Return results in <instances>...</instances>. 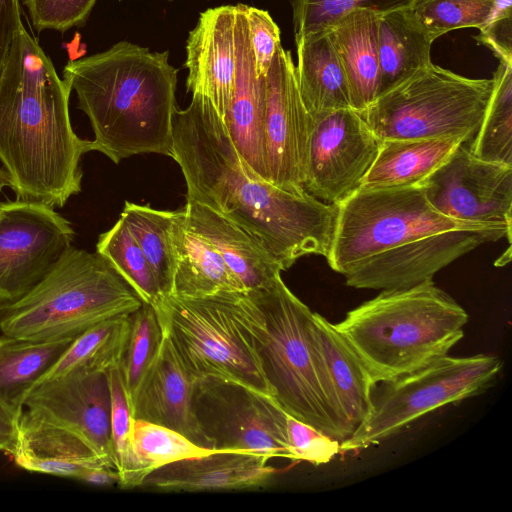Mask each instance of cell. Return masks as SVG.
<instances>
[{
	"mask_svg": "<svg viewBox=\"0 0 512 512\" xmlns=\"http://www.w3.org/2000/svg\"><path fill=\"white\" fill-rule=\"evenodd\" d=\"M172 155L186 183V202L204 205L258 237L289 269L304 255L328 256L338 205L289 191L256 175L241 159L211 102L193 95L174 111Z\"/></svg>",
	"mask_w": 512,
	"mask_h": 512,
	"instance_id": "1",
	"label": "cell"
},
{
	"mask_svg": "<svg viewBox=\"0 0 512 512\" xmlns=\"http://www.w3.org/2000/svg\"><path fill=\"white\" fill-rule=\"evenodd\" d=\"M71 88L22 27L0 75V164L18 199L62 208L81 191L82 156L69 115Z\"/></svg>",
	"mask_w": 512,
	"mask_h": 512,
	"instance_id": "2",
	"label": "cell"
},
{
	"mask_svg": "<svg viewBox=\"0 0 512 512\" xmlns=\"http://www.w3.org/2000/svg\"><path fill=\"white\" fill-rule=\"evenodd\" d=\"M168 56V51L120 41L68 62L63 80L90 121L92 151L116 164L143 153L171 157L178 70Z\"/></svg>",
	"mask_w": 512,
	"mask_h": 512,
	"instance_id": "3",
	"label": "cell"
},
{
	"mask_svg": "<svg viewBox=\"0 0 512 512\" xmlns=\"http://www.w3.org/2000/svg\"><path fill=\"white\" fill-rule=\"evenodd\" d=\"M244 313L272 398L340 443L350 438L315 344L310 308L279 277L265 289L245 292Z\"/></svg>",
	"mask_w": 512,
	"mask_h": 512,
	"instance_id": "4",
	"label": "cell"
},
{
	"mask_svg": "<svg viewBox=\"0 0 512 512\" xmlns=\"http://www.w3.org/2000/svg\"><path fill=\"white\" fill-rule=\"evenodd\" d=\"M467 322L466 310L428 280L406 289L382 290L334 326L376 385L448 355L464 337Z\"/></svg>",
	"mask_w": 512,
	"mask_h": 512,
	"instance_id": "5",
	"label": "cell"
},
{
	"mask_svg": "<svg viewBox=\"0 0 512 512\" xmlns=\"http://www.w3.org/2000/svg\"><path fill=\"white\" fill-rule=\"evenodd\" d=\"M142 304L105 257L71 246L26 295L0 306V330L30 340L76 338L101 321L132 314Z\"/></svg>",
	"mask_w": 512,
	"mask_h": 512,
	"instance_id": "6",
	"label": "cell"
},
{
	"mask_svg": "<svg viewBox=\"0 0 512 512\" xmlns=\"http://www.w3.org/2000/svg\"><path fill=\"white\" fill-rule=\"evenodd\" d=\"M244 304L245 292H220L205 297L162 295L152 306L163 333L195 381H233L271 396L246 325Z\"/></svg>",
	"mask_w": 512,
	"mask_h": 512,
	"instance_id": "7",
	"label": "cell"
},
{
	"mask_svg": "<svg viewBox=\"0 0 512 512\" xmlns=\"http://www.w3.org/2000/svg\"><path fill=\"white\" fill-rule=\"evenodd\" d=\"M493 78L473 79L430 63L361 113L379 139L462 137L480 127Z\"/></svg>",
	"mask_w": 512,
	"mask_h": 512,
	"instance_id": "8",
	"label": "cell"
},
{
	"mask_svg": "<svg viewBox=\"0 0 512 512\" xmlns=\"http://www.w3.org/2000/svg\"><path fill=\"white\" fill-rule=\"evenodd\" d=\"M338 205L327 262L344 274L358 261L403 243L450 230H502V225L449 218L427 200L422 187L413 185L359 187Z\"/></svg>",
	"mask_w": 512,
	"mask_h": 512,
	"instance_id": "9",
	"label": "cell"
},
{
	"mask_svg": "<svg viewBox=\"0 0 512 512\" xmlns=\"http://www.w3.org/2000/svg\"><path fill=\"white\" fill-rule=\"evenodd\" d=\"M502 362L492 354L443 356L396 379L376 384L372 408L340 453L358 452L387 440L424 415L487 390Z\"/></svg>",
	"mask_w": 512,
	"mask_h": 512,
	"instance_id": "10",
	"label": "cell"
},
{
	"mask_svg": "<svg viewBox=\"0 0 512 512\" xmlns=\"http://www.w3.org/2000/svg\"><path fill=\"white\" fill-rule=\"evenodd\" d=\"M193 411L210 448L292 460L287 413L269 395L217 378L195 381Z\"/></svg>",
	"mask_w": 512,
	"mask_h": 512,
	"instance_id": "11",
	"label": "cell"
},
{
	"mask_svg": "<svg viewBox=\"0 0 512 512\" xmlns=\"http://www.w3.org/2000/svg\"><path fill=\"white\" fill-rule=\"evenodd\" d=\"M74 235L52 206L18 198L0 202V306L34 288L72 246Z\"/></svg>",
	"mask_w": 512,
	"mask_h": 512,
	"instance_id": "12",
	"label": "cell"
},
{
	"mask_svg": "<svg viewBox=\"0 0 512 512\" xmlns=\"http://www.w3.org/2000/svg\"><path fill=\"white\" fill-rule=\"evenodd\" d=\"M380 141L352 108L310 116L303 188L323 202L339 204L361 186Z\"/></svg>",
	"mask_w": 512,
	"mask_h": 512,
	"instance_id": "13",
	"label": "cell"
},
{
	"mask_svg": "<svg viewBox=\"0 0 512 512\" xmlns=\"http://www.w3.org/2000/svg\"><path fill=\"white\" fill-rule=\"evenodd\" d=\"M465 143L418 184L449 218L511 228L512 166L478 159Z\"/></svg>",
	"mask_w": 512,
	"mask_h": 512,
	"instance_id": "14",
	"label": "cell"
},
{
	"mask_svg": "<svg viewBox=\"0 0 512 512\" xmlns=\"http://www.w3.org/2000/svg\"><path fill=\"white\" fill-rule=\"evenodd\" d=\"M309 128L296 65L291 52L280 46L265 76L264 141L271 184L289 191L305 190Z\"/></svg>",
	"mask_w": 512,
	"mask_h": 512,
	"instance_id": "15",
	"label": "cell"
},
{
	"mask_svg": "<svg viewBox=\"0 0 512 512\" xmlns=\"http://www.w3.org/2000/svg\"><path fill=\"white\" fill-rule=\"evenodd\" d=\"M24 410L76 434L116 470L111 444L108 372L74 369L42 381L27 396Z\"/></svg>",
	"mask_w": 512,
	"mask_h": 512,
	"instance_id": "16",
	"label": "cell"
},
{
	"mask_svg": "<svg viewBox=\"0 0 512 512\" xmlns=\"http://www.w3.org/2000/svg\"><path fill=\"white\" fill-rule=\"evenodd\" d=\"M511 235L502 230H450L431 234L366 257L343 275L358 289H406L425 281L484 242Z\"/></svg>",
	"mask_w": 512,
	"mask_h": 512,
	"instance_id": "17",
	"label": "cell"
},
{
	"mask_svg": "<svg viewBox=\"0 0 512 512\" xmlns=\"http://www.w3.org/2000/svg\"><path fill=\"white\" fill-rule=\"evenodd\" d=\"M236 15L237 5L205 10L186 41L187 91L208 99L222 120L236 76Z\"/></svg>",
	"mask_w": 512,
	"mask_h": 512,
	"instance_id": "18",
	"label": "cell"
},
{
	"mask_svg": "<svg viewBox=\"0 0 512 512\" xmlns=\"http://www.w3.org/2000/svg\"><path fill=\"white\" fill-rule=\"evenodd\" d=\"M236 5V76L230 105L223 122L246 166L268 181L264 141L265 76L256 75L245 5Z\"/></svg>",
	"mask_w": 512,
	"mask_h": 512,
	"instance_id": "19",
	"label": "cell"
},
{
	"mask_svg": "<svg viewBox=\"0 0 512 512\" xmlns=\"http://www.w3.org/2000/svg\"><path fill=\"white\" fill-rule=\"evenodd\" d=\"M269 460L249 452H215L162 466L145 478L142 487L171 492L262 488L281 472Z\"/></svg>",
	"mask_w": 512,
	"mask_h": 512,
	"instance_id": "20",
	"label": "cell"
},
{
	"mask_svg": "<svg viewBox=\"0 0 512 512\" xmlns=\"http://www.w3.org/2000/svg\"><path fill=\"white\" fill-rule=\"evenodd\" d=\"M194 384L195 380L163 333L157 359L133 403V418L168 427L194 443L210 448L194 415Z\"/></svg>",
	"mask_w": 512,
	"mask_h": 512,
	"instance_id": "21",
	"label": "cell"
},
{
	"mask_svg": "<svg viewBox=\"0 0 512 512\" xmlns=\"http://www.w3.org/2000/svg\"><path fill=\"white\" fill-rule=\"evenodd\" d=\"M189 224L218 251L246 292L269 287L283 268L262 241L228 217L198 203L183 207Z\"/></svg>",
	"mask_w": 512,
	"mask_h": 512,
	"instance_id": "22",
	"label": "cell"
},
{
	"mask_svg": "<svg viewBox=\"0 0 512 512\" xmlns=\"http://www.w3.org/2000/svg\"><path fill=\"white\" fill-rule=\"evenodd\" d=\"M11 455L15 464L26 471L78 480L90 469L107 465L76 434L25 410L18 421L16 445Z\"/></svg>",
	"mask_w": 512,
	"mask_h": 512,
	"instance_id": "23",
	"label": "cell"
},
{
	"mask_svg": "<svg viewBox=\"0 0 512 512\" xmlns=\"http://www.w3.org/2000/svg\"><path fill=\"white\" fill-rule=\"evenodd\" d=\"M312 333L333 398L352 436L371 411L375 384L334 324L317 312H313Z\"/></svg>",
	"mask_w": 512,
	"mask_h": 512,
	"instance_id": "24",
	"label": "cell"
},
{
	"mask_svg": "<svg viewBox=\"0 0 512 512\" xmlns=\"http://www.w3.org/2000/svg\"><path fill=\"white\" fill-rule=\"evenodd\" d=\"M378 17L355 9L327 29L346 75L351 108L360 114L379 92Z\"/></svg>",
	"mask_w": 512,
	"mask_h": 512,
	"instance_id": "25",
	"label": "cell"
},
{
	"mask_svg": "<svg viewBox=\"0 0 512 512\" xmlns=\"http://www.w3.org/2000/svg\"><path fill=\"white\" fill-rule=\"evenodd\" d=\"M172 235L176 269L169 294L205 297L220 292H246L218 251L189 224L183 208L175 211Z\"/></svg>",
	"mask_w": 512,
	"mask_h": 512,
	"instance_id": "26",
	"label": "cell"
},
{
	"mask_svg": "<svg viewBox=\"0 0 512 512\" xmlns=\"http://www.w3.org/2000/svg\"><path fill=\"white\" fill-rule=\"evenodd\" d=\"M296 77L310 116L351 108L346 75L327 30L296 40Z\"/></svg>",
	"mask_w": 512,
	"mask_h": 512,
	"instance_id": "27",
	"label": "cell"
},
{
	"mask_svg": "<svg viewBox=\"0 0 512 512\" xmlns=\"http://www.w3.org/2000/svg\"><path fill=\"white\" fill-rule=\"evenodd\" d=\"M434 41L435 39L410 8L379 16L380 82L378 96L432 63L430 52Z\"/></svg>",
	"mask_w": 512,
	"mask_h": 512,
	"instance_id": "28",
	"label": "cell"
},
{
	"mask_svg": "<svg viewBox=\"0 0 512 512\" xmlns=\"http://www.w3.org/2000/svg\"><path fill=\"white\" fill-rule=\"evenodd\" d=\"M73 339L0 337V402L17 418L29 393L51 371Z\"/></svg>",
	"mask_w": 512,
	"mask_h": 512,
	"instance_id": "29",
	"label": "cell"
},
{
	"mask_svg": "<svg viewBox=\"0 0 512 512\" xmlns=\"http://www.w3.org/2000/svg\"><path fill=\"white\" fill-rule=\"evenodd\" d=\"M464 142L462 137L382 139L377 156L360 187L417 184Z\"/></svg>",
	"mask_w": 512,
	"mask_h": 512,
	"instance_id": "30",
	"label": "cell"
},
{
	"mask_svg": "<svg viewBox=\"0 0 512 512\" xmlns=\"http://www.w3.org/2000/svg\"><path fill=\"white\" fill-rule=\"evenodd\" d=\"M220 451L200 446L168 427L134 419L130 460L119 485L123 488L142 487L145 478L162 466Z\"/></svg>",
	"mask_w": 512,
	"mask_h": 512,
	"instance_id": "31",
	"label": "cell"
},
{
	"mask_svg": "<svg viewBox=\"0 0 512 512\" xmlns=\"http://www.w3.org/2000/svg\"><path fill=\"white\" fill-rule=\"evenodd\" d=\"M129 327L130 315L113 317L90 327L73 339L42 381L62 376L74 369L108 372L118 367Z\"/></svg>",
	"mask_w": 512,
	"mask_h": 512,
	"instance_id": "32",
	"label": "cell"
},
{
	"mask_svg": "<svg viewBox=\"0 0 512 512\" xmlns=\"http://www.w3.org/2000/svg\"><path fill=\"white\" fill-rule=\"evenodd\" d=\"M139 244L163 295L169 294L176 269L172 235L175 211L126 201L120 215Z\"/></svg>",
	"mask_w": 512,
	"mask_h": 512,
	"instance_id": "33",
	"label": "cell"
},
{
	"mask_svg": "<svg viewBox=\"0 0 512 512\" xmlns=\"http://www.w3.org/2000/svg\"><path fill=\"white\" fill-rule=\"evenodd\" d=\"M480 127L468 147L483 161L512 166V65L499 63Z\"/></svg>",
	"mask_w": 512,
	"mask_h": 512,
	"instance_id": "34",
	"label": "cell"
},
{
	"mask_svg": "<svg viewBox=\"0 0 512 512\" xmlns=\"http://www.w3.org/2000/svg\"><path fill=\"white\" fill-rule=\"evenodd\" d=\"M163 339L162 327L151 304L144 303L130 314V327L119 365L130 408L154 365Z\"/></svg>",
	"mask_w": 512,
	"mask_h": 512,
	"instance_id": "35",
	"label": "cell"
},
{
	"mask_svg": "<svg viewBox=\"0 0 512 512\" xmlns=\"http://www.w3.org/2000/svg\"><path fill=\"white\" fill-rule=\"evenodd\" d=\"M96 251L112 264L144 303L153 305L161 298L163 294L153 270L121 216L99 235Z\"/></svg>",
	"mask_w": 512,
	"mask_h": 512,
	"instance_id": "36",
	"label": "cell"
},
{
	"mask_svg": "<svg viewBox=\"0 0 512 512\" xmlns=\"http://www.w3.org/2000/svg\"><path fill=\"white\" fill-rule=\"evenodd\" d=\"M417 0H291L295 41L327 30L336 20L355 9L378 16L410 8Z\"/></svg>",
	"mask_w": 512,
	"mask_h": 512,
	"instance_id": "37",
	"label": "cell"
},
{
	"mask_svg": "<svg viewBox=\"0 0 512 512\" xmlns=\"http://www.w3.org/2000/svg\"><path fill=\"white\" fill-rule=\"evenodd\" d=\"M492 3L493 0H417L410 10L436 40L455 29H480Z\"/></svg>",
	"mask_w": 512,
	"mask_h": 512,
	"instance_id": "38",
	"label": "cell"
},
{
	"mask_svg": "<svg viewBox=\"0 0 512 512\" xmlns=\"http://www.w3.org/2000/svg\"><path fill=\"white\" fill-rule=\"evenodd\" d=\"M118 367L110 369L108 377L111 393V444L115 468L121 480L130 460L134 418Z\"/></svg>",
	"mask_w": 512,
	"mask_h": 512,
	"instance_id": "39",
	"label": "cell"
},
{
	"mask_svg": "<svg viewBox=\"0 0 512 512\" xmlns=\"http://www.w3.org/2000/svg\"><path fill=\"white\" fill-rule=\"evenodd\" d=\"M97 0H24L34 28L64 32L83 25Z\"/></svg>",
	"mask_w": 512,
	"mask_h": 512,
	"instance_id": "40",
	"label": "cell"
},
{
	"mask_svg": "<svg viewBox=\"0 0 512 512\" xmlns=\"http://www.w3.org/2000/svg\"><path fill=\"white\" fill-rule=\"evenodd\" d=\"M286 433L291 461L313 465L330 462L340 453V442L287 414Z\"/></svg>",
	"mask_w": 512,
	"mask_h": 512,
	"instance_id": "41",
	"label": "cell"
},
{
	"mask_svg": "<svg viewBox=\"0 0 512 512\" xmlns=\"http://www.w3.org/2000/svg\"><path fill=\"white\" fill-rule=\"evenodd\" d=\"M245 15L257 76H266L277 49L281 46L280 29L270 14L245 5Z\"/></svg>",
	"mask_w": 512,
	"mask_h": 512,
	"instance_id": "42",
	"label": "cell"
},
{
	"mask_svg": "<svg viewBox=\"0 0 512 512\" xmlns=\"http://www.w3.org/2000/svg\"><path fill=\"white\" fill-rule=\"evenodd\" d=\"M474 39L488 47L501 63L512 65V13L488 16Z\"/></svg>",
	"mask_w": 512,
	"mask_h": 512,
	"instance_id": "43",
	"label": "cell"
},
{
	"mask_svg": "<svg viewBox=\"0 0 512 512\" xmlns=\"http://www.w3.org/2000/svg\"><path fill=\"white\" fill-rule=\"evenodd\" d=\"M24 27L21 20L18 0H0V75L10 51V47Z\"/></svg>",
	"mask_w": 512,
	"mask_h": 512,
	"instance_id": "44",
	"label": "cell"
},
{
	"mask_svg": "<svg viewBox=\"0 0 512 512\" xmlns=\"http://www.w3.org/2000/svg\"><path fill=\"white\" fill-rule=\"evenodd\" d=\"M17 418L0 402V451L12 454L18 432Z\"/></svg>",
	"mask_w": 512,
	"mask_h": 512,
	"instance_id": "45",
	"label": "cell"
},
{
	"mask_svg": "<svg viewBox=\"0 0 512 512\" xmlns=\"http://www.w3.org/2000/svg\"><path fill=\"white\" fill-rule=\"evenodd\" d=\"M81 481L88 482L95 485H113L119 484L120 476L114 468L101 465L87 471Z\"/></svg>",
	"mask_w": 512,
	"mask_h": 512,
	"instance_id": "46",
	"label": "cell"
},
{
	"mask_svg": "<svg viewBox=\"0 0 512 512\" xmlns=\"http://www.w3.org/2000/svg\"><path fill=\"white\" fill-rule=\"evenodd\" d=\"M5 186H8L7 177H6L3 169L0 167V193L2 192V190Z\"/></svg>",
	"mask_w": 512,
	"mask_h": 512,
	"instance_id": "47",
	"label": "cell"
},
{
	"mask_svg": "<svg viewBox=\"0 0 512 512\" xmlns=\"http://www.w3.org/2000/svg\"><path fill=\"white\" fill-rule=\"evenodd\" d=\"M118 1H123V0H118ZM167 1H174V0H167Z\"/></svg>",
	"mask_w": 512,
	"mask_h": 512,
	"instance_id": "48",
	"label": "cell"
}]
</instances>
